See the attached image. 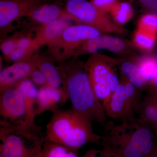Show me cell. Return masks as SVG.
Listing matches in <instances>:
<instances>
[{
    "instance_id": "cell-1",
    "label": "cell",
    "mask_w": 157,
    "mask_h": 157,
    "mask_svg": "<svg viewBox=\"0 0 157 157\" xmlns=\"http://www.w3.org/2000/svg\"><path fill=\"white\" fill-rule=\"evenodd\" d=\"M101 137V151L110 157H144L157 146L154 130L137 118L118 124L107 121Z\"/></svg>"
},
{
    "instance_id": "cell-2",
    "label": "cell",
    "mask_w": 157,
    "mask_h": 157,
    "mask_svg": "<svg viewBox=\"0 0 157 157\" xmlns=\"http://www.w3.org/2000/svg\"><path fill=\"white\" fill-rule=\"evenodd\" d=\"M59 66L63 78L62 89L71 108L91 121L104 124L107 116L103 104L91 84L85 63L73 57Z\"/></svg>"
},
{
    "instance_id": "cell-3",
    "label": "cell",
    "mask_w": 157,
    "mask_h": 157,
    "mask_svg": "<svg viewBox=\"0 0 157 157\" xmlns=\"http://www.w3.org/2000/svg\"><path fill=\"white\" fill-rule=\"evenodd\" d=\"M46 126V139L76 153L87 144H100L101 135L93 130L90 121L71 108L59 109Z\"/></svg>"
},
{
    "instance_id": "cell-4",
    "label": "cell",
    "mask_w": 157,
    "mask_h": 157,
    "mask_svg": "<svg viewBox=\"0 0 157 157\" xmlns=\"http://www.w3.org/2000/svg\"><path fill=\"white\" fill-rule=\"evenodd\" d=\"M0 157H38L46 139L41 132L1 125Z\"/></svg>"
},
{
    "instance_id": "cell-5",
    "label": "cell",
    "mask_w": 157,
    "mask_h": 157,
    "mask_svg": "<svg viewBox=\"0 0 157 157\" xmlns=\"http://www.w3.org/2000/svg\"><path fill=\"white\" fill-rule=\"evenodd\" d=\"M118 61L96 53L91 55L85 63L93 90L102 104L110 98L119 82Z\"/></svg>"
},
{
    "instance_id": "cell-6",
    "label": "cell",
    "mask_w": 157,
    "mask_h": 157,
    "mask_svg": "<svg viewBox=\"0 0 157 157\" xmlns=\"http://www.w3.org/2000/svg\"><path fill=\"white\" fill-rule=\"evenodd\" d=\"M64 9L76 23L94 28L103 33L124 36L128 32L123 26L116 23L107 13L100 11L87 0H66Z\"/></svg>"
},
{
    "instance_id": "cell-7",
    "label": "cell",
    "mask_w": 157,
    "mask_h": 157,
    "mask_svg": "<svg viewBox=\"0 0 157 157\" xmlns=\"http://www.w3.org/2000/svg\"><path fill=\"white\" fill-rule=\"evenodd\" d=\"M141 93L120 74L117 87L103 104L107 117L120 122L136 119L142 98Z\"/></svg>"
},
{
    "instance_id": "cell-8",
    "label": "cell",
    "mask_w": 157,
    "mask_h": 157,
    "mask_svg": "<svg viewBox=\"0 0 157 157\" xmlns=\"http://www.w3.org/2000/svg\"><path fill=\"white\" fill-rule=\"evenodd\" d=\"M104 34L90 26L76 23L67 28L60 37L48 45L52 56L59 64L73 57L77 48L89 39Z\"/></svg>"
},
{
    "instance_id": "cell-9",
    "label": "cell",
    "mask_w": 157,
    "mask_h": 157,
    "mask_svg": "<svg viewBox=\"0 0 157 157\" xmlns=\"http://www.w3.org/2000/svg\"><path fill=\"white\" fill-rule=\"evenodd\" d=\"M0 93V124L22 128L26 117L25 104L22 94L16 87L6 89Z\"/></svg>"
},
{
    "instance_id": "cell-10",
    "label": "cell",
    "mask_w": 157,
    "mask_h": 157,
    "mask_svg": "<svg viewBox=\"0 0 157 157\" xmlns=\"http://www.w3.org/2000/svg\"><path fill=\"white\" fill-rule=\"evenodd\" d=\"M45 4L43 0H0L1 36L12 28L20 18L27 17L33 10Z\"/></svg>"
},
{
    "instance_id": "cell-11",
    "label": "cell",
    "mask_w": 157,
    "mask_h": 157,
    "mask_svg": "<svg viewBox=\"0 0 157 157\" xmlns=\"http://www.w3.org/2000/svg\"><path fill=\"white\" fill-rule=\"evenodd\" d=\"M135 48L132 42L118 37L102 34L82 43L74 52L73 57L85 54H94L100 50H108L118 54L131 52Z\"/></svg>"
},
{
    "instance_id": "cell-12",
    "label": "cell",
    "mask_w": 157,
    "mask_h": 157,
    "mask_svg": "<svg viewBox=\"0 0 157 157\" xmlns=\"http://www.w3.org/2000/svg\"><path fill=\"white\" fill-rule=\"evenodd\" d=\"M35 53L28 59L14 63L1 70L0 91L15 87L20 82L29 77L33 71L36 68Z\"/></svg>"
},
{
    "instance_id": "cell-13",
    "label": "cell",
    "mask_w": 157,
    "mask_h": 157,
    "mask_svg": "<svg viewBox=\"0 0 157 157\" xmlns=\"http://www.w3.org/2000/svg\"><path fill=\"white\" fill-rule=\"evenodd\" d=\"M22 94L25 104L26 117L23 128L30 131H40L41 127L35 122L37 112V99L38 90L37 86L29 78L20 82L16 86Z\"/></svg>"
},
{
    "instance_id": "cell-14",
    "label": "cell",
    "mask_w": 157,
    "mask_h": 157,
    "mask_svg": "<svg viewBox=\"0 0 157 157\" xmlns=\"http://www.w3.org/2000/svg\"><path fill=\"white\" fill-rule=\"evenodd\" d=\"M67 101L62 88H56L49 85L40 88L37 96V114L47 111L53 112L59 109L60 104H65Z\"/></svg>"
},
{
    "instance_id": "cell-15",
    "label": "cell",
    "mask_w": 157,
    "mask_h": 157,
    "mask_svg": "<svg viewBox=\"0 0 157 157\" xmlns=\"http://www.w3.org/2000/svg\"><path fill=\"white\" fill-rule=\"evenodd\" d=\"M27 17L31 22L36 25L38 27L61 18H71L65 12L64 8L58 2L42 4L33 10Z\"/></svg>"
},
{
    "instance_id": "cell-16",
    "label": "cell",
    "mask_w": 157,
    "mask_h": 157,
    "mask_svg": "<svg viewBox=\"0 0 157 157\" xmlns=\"http://www.w3.org/2000/svg\"><path fill=\"white\" fill-rule=\"evenodd\" d=\"M136 117L141 122L154 129L157 128V90L148 88L141 98Z\"/></svg>"
},
{
    "instance_id": "cell-17",
    "label": "cell",
    "mask_w": 157,
    "mask_h": 157,
    "mask_svg": "<svg viewBox=\"0 0 157 157\" xmlns=\"http://www.w3.org/2000/svg\"><path fill=\"white\" fill-rule=\"evenodd\" d=\"M73 21L70 17H64L39 27L35 38L40 47L44 45L48 46L58 39L66 29L73 25Z\"/></svg>"
},
{
    "instance_id": "cell-18",
    "label": "cell",
    "mask_w": 157,
    "mask_h": 157,
    "mask_svg": "<svg viewBox=\"0 0 157 157\" xmlns=\"http://www.w3.org/2000/svg\"><path fill=\"white\" fill-rule=\"evenodd\" d=\"M118 66L120 74L140 92L148 88L149 80L143 75L135 59L119 60Z\"/></svg>"
},
{
    "instance_id": "cell-19",
    "label": "cell",
    "mask_w": 157,
    "mask_h": 157,
    "mask_svg": "<svg viewBox=\"0 0 157 157\" xmlns=\"http://www.w3.org/2000/svg\"><path fill=\"white\" fill-rule=\"evenodd\" d=\"M36 67L44 74L48 85L52 87L60 88L63 86V78L59 67L54 63V59L38 52L34 54Z\"/></svg>"
},
{
    "instance_id": "cell-20",
    "label": "cell",
    "mask_w": 157,
    "mask_h": 157,
    "mask_svg": "<svg viewBox=\"0 0 157 157\" xmlns=\"http://www.w3.org/2000/svg\"><path fill=\"white\" fill-rule=\"evenodd\" d=\"M109 13L116 23L124 26L133 17L134 10L131 3L128 1H119Z\"/></svg>"
},
{
    "instance_id": "cell-21",
    "label": "cell",
    "mask_w": 157,
    "mask_h": 157,
    "mask_svg": "<svg viewBox=\"0 0 157 157\" xmlns=\"http://www.w3.org/2000/svg\"><path fill=\"white\" fill-rule=\"evenodd\" d=\"M157 35L137 29L133 36L132 42L134 47L145 52L150 51L154 48Z\"/></svg>"
},
{
    "instance_id": "cell-22",
    "label": "cell",
    "mask_w": 157,
    "mask_h": 157,
    "mask_svg": "<svg viewBox=\"0 0 157 157\" xmlns=\"http://www.w3.org/2000/svg\"><path fill=\"white\" fill-rule=\"evenodd\" d=\"M38 157H78L76 153L45 139Z\"/></svg>"
},
{
    "instance_id": "cell-23",
    "label": "cell",
    "mask_w": 157,
    "mask_h": 157,
    "mask_svg": "<svg viewBox=\"0 0 157 157\" xmlns=\"http://www.w3.org/2000/svg\"><path fill=\"white\" fill-rule=\"evenodd\" d=\"M142 73L150 82L157 69V57L142 56L135 59Z\"/></svg>"
},
{
    "instance_id": "cell-24",
    "label": "cell",
    "mask_w": 157,
    "mask_h": 157,
    "mask_svg": "<svg viewBox=\"0 0 157 157\" xmlns=\"http://www.w3.org/2000/svg\"><path fill=\"white\" fill-rule=\"evenodd\" d=\"M137 29L157 35V15L147 13L140 17Z\"/></svg>"
},
{
    "instance_id": "cell-25",
    "label": "cell",
    "mask_w": 157,
    "mask_h": 157,
    "mask_svg": "<svg viewBox=\"0 0 157 157\" xmlns=\"http://www.w3.org/2000/svg\"><path fill=\"white\" fill-rule=\"evenodd\" d=\"M17 39L18 37L16 36L7 38L1 42L0 49L6 61L13 51L17 48Z\"/></svg>"
},
{
    "instance_id": "cell-26",
    "label": "cell",
    "mask_w": 157,
    "mask_h": 157,
    "mask_svg": "<svg viewBox=\"0 0 157 157\" xmlns=\"http://www.w3.org/2000/svg\"><path fill=\"white\" fill-rule=\"evenodd\" d=\"M36 52L17 47L10 55L7 61L15 63L26 60L29 59Z\"/></svg>"
},
{
    "instance_id": "cell-27",
    "label": "cell",
    "mask_w": 157,
    "mask_h": 157,
    "mask_svg": "<svg viewBox=\"0 0 157 157\" xmlns=\"http://www.w3.org/2000/svg\"><path fill=\"white\" fill-rule=\"evenodd\" d=\"M17 47L37 51L40 46L35 38H32L30 36H24L18 37Z\"/></svg>"
},
{
    "instance_id": "cell-28",
    "label": "cell",
    "mask_w": 157,
    "mask_h": 157,
    "mask_svg": "<svg viewBox=\"0 0 157 157\" xmlns=\"http://www.w3.org/2000/svg\"><path fill=\"white\" fill-rule=\"evenodd\" d=\"M29 78L39 89L48 85L46 77L42 71L37 67L33 71Z\"/></svg>"
},
{
    "instance_id": "cell-29",
    "label": "cell",
    "mask_w": 157,
    "mask_h": 157,
    "mask_svg": "<svg viewBox=\"0 0 157 157\" xmlns=\"http://www.w3.org/2000/svg\"><path fill=\"white\" fill-rule=\"evenodd\" d=\"M119 0H91L94 6L104 13H109Z\"/></svg>"
},
{
    "instance_id": "cell-30",
    "label": "cell",
    "mask_w": 157,
    "mask_h": 157,
    "mask_svg": "<svg viewBox=\"0 0 157 157\" xmlns=\"http://www.w3.org/2000/svg\"><path fill=\"white\" fill-rule=\"evenodd\" d=\"M148 13L157 15V0H139Z\"/></svg>"
},
{
    "instance_id": "cell-31",
    "label": "cell",
    "mask_w": 157,
    "mask_h": 157,
    "mask_svg": "<svg viewBox=\"0 0 157 157\" xmlns=\"http://www.w3.org/2000/svg\"><path fill=\"white\" fill-rule=\"evenodd\" d=\"M100 151L93 148L88 150L82 157H98Z\"/></svg>"
},
{
    "instance_id": "cell-32",
    "label": "cell",
    "mask_w": 157,
    "mask_h": 157,
    "mask_svg": "<svg viewBox=\"0 0 157 157\" xmlns=\"http://www.w3.org/2000/svg\"><path fill=\"white\" fill-rule=\"evenodd\" d=\"M148 88H152L157 90V69L153 77L150 82L149 86Z\"/></svg>"
},
{
    "instance_id": "cell-33",
    "label": "cell",
    "mask_w": 157,
    "mask_h": 157,
    "mask_svg": "<svg viewBox=\"0 0 157 157\" xmlns=\"http://www.w3.org/2000/svg\"><path fill=\"white\" fill-rule=\"evenodd\" d=\"M144 157H157V146L149 154Z\"/></svg>"
},
{
    "instance_id": "cell-34",
    "label": "cell",
    "mask_w": 157,
    "mask_h": 157,
    "mask_svg": "<svg viewBox=\"0 0 157 157\" xmlns=\"http://www.w3.org/2000/svg\"><path fill=\"white\" fill-rule=\"evenodd\" d=\"M98 157H110L108 155L106 154L105 153L103 152L101 150L100 151V153H99V156Z\"/></svg>"
},
{
    "instance_id": "cell-35",
    "label": "cell",
    "mask_w": 157,
    "mask_h": 157,
    "mask_svg": "<svg viewBox=\"0 0 157 157\" xmlns=\"http://www.w3.org/2000/svg\"><path fill=\"white\" fill-rule=\"evenodd\" d=\"M155 134L156 136L157 140V128L154 129Z\"/></svg>"
},
{
    "instance_id": "cell-36",
    "label": "cell",
    "mask_w": 157,
    "mask_h": 157,
    "mask_svg": "<svg viewBox=\"0 0 157 157\" xmlns=\"http://www.w3.org/2000/svg\"><path fill=\"white\" fill-rule=\"evenodd\" d=\"M133 1H134V0H128V2H130L131 3H132Z\"/></svg>"
}]
</instances>
